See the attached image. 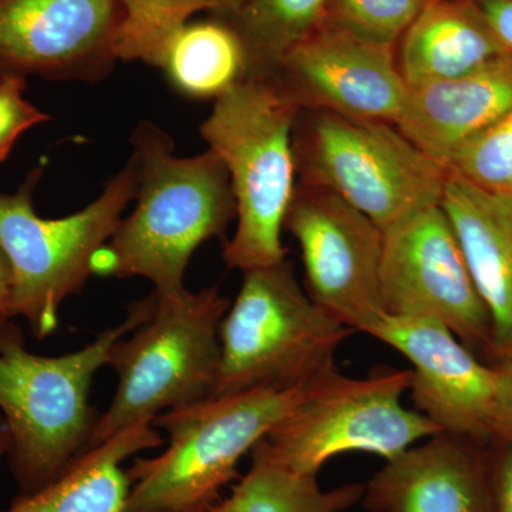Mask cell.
<instances>
[{
	"label": "cell",
	"instance_id": "cell-1",
	"mask_svg": "<svg viewBox=\"0 0 512 512\" xmlns=\"http://www.w3.org/2000/svg\"><path fill=\"white\" fill-rule=\"evenodd\" d=\"M137 205L94 255L92 272L147 279L157 293L183 291L191 256L237 218L227 168L211 150L175 156L170 134L141 121L131 134Z\"/></svg>",
	"mask_w": 512,
	"mask_h": 512
},
{
	"label": "cell",
	"instance_id": "cell-2",
	"mask_svg": "<svg viewBox=\"0 0 512 512\" xmlns=\"http://www.w3.org/2000/svg\"><path fill=\"white\" fill-rule=\"evenodd\" d=\"M154 305L151 292L128 306L119 325L63 356L29 352L19 328L0 338V412L19 495L46 487L86 453L99 420L90 404L94 376L109 365L113 346L150 318Z\"/></svg>",
	"mask_w": 512,
	"mask_h": 512
},
{
	"label": "cell",
	"instance_id": "cell-3",
	"mask_svg": "<svg viewBox=\"0 0 512 512\" xmlns=\"http://www.w3.org/2000/svg\"><path fill=\"white\" fill-rule=\"evenodd\" d=\"M298 113L272 80H242L202 121V140L227 168L237 205V228L224 248L228 268L244 272L286 259L282 231L298 184Z\"/></svg>",
	"mask_w": 512,
	"mask_h": 512
},
{
	"label": "cell",
	"instance_id": "cell-4",
	"mask_svg": "<svg viewBox=\"0 0 512 512\" xmlns=\"http://www.w3.org/2000/svg\"><path fill=\"white\" fill-rule=\"evenodd\" d=\"M156 293L146 322L113 346L116 393L97 420L90 448L158 414L212 397L220 372V326L231 302L217 286Z\"/></svg>",
	"mask_w": 512,
	"mask_h": 512
},
{
	"label": "cell",
	"instance_id": "cell-5",
	"mask_svg": "<svg viewBox=\"0 0 512 512\" xmlns=\"http://www.w3.org/2000/svg\"><path fill=\"white\" fill-rule=\"evenodd\" d=\"M311 383L295 389H259L214 396L168 410L153 420L168 446L128 468L126 512H164L217 503L238 476L239 461L296 406Z\"/></svg>",
	"mask_w": 512,
	"mask_h": 512
},
{
	"label": "cell",
	"instance_id": "cell-6",
	"mask_svg": "<svg viewBox=\"0 0 512 512\" xmlns=\"http://www.w3.org/2000/svg\"><path fill=\"white\" fill-rule=\"evenodd\" d=\"M352 333L313 301L286 259L248 269L221 322L212 397L312 383L335 369L336 350Z\"/></svg>",
	"mask_w": 512,
	"mask_h": 512
},
{
	"label": "cell",
	"instance_id": "cell-7",
	"mask_svg": "<svg viewBox=\"0 0 512 512\" xmlns=\"http://www.w3.org/2000/svg\"><path fill=\"white\" fill-rule=\"evenodd\" d=\"M45 165L33 168L13 192H0V247L13 272V313L28 323L37 339L59 328L60 308L93 275L94 255L113 237L124 211L136 200V157L110 178L99 197L67 217H40L37 184Z\"/></svg>",
	"mask_w": 512,
	"mask_h": 512
},
{
	"label": "cell",
	"instance_id": "cell-8",
	"mask_svg": "<svg viewBox=\"0 0 512 512\" xmlns=\"http://www.w3.org/2000/svg\"><path fill=\"white\" fill-rule=\"evenodd\" d=\"M298 183L335 192L387 228L441 204L448 168L393 124L299 110L293 127Z\"/></svg>",
	"mask_w": 512,
	"mask_h": 512
},
{
	"label": "cell",
	"instance_id": "cell-9",
	"mask_svg": "<svg viewBox=\"0 0 512 512\" xmlns=\"http://www.w3.org/2000/svg\"><path fill=\"white\" fill-rule=\"evenodd\" d=\"M410 382V369L383 367L365 379L330 370L313 380L301 402L254 450L302 476H319L330 458L352 451L393 460L441 433L426 416L403 406Z\"/></svg>",
	"mask_w": 512,
	"mask_h": 512
},
{
	"label": "cell",
	"instance_id": "cell-10",
	"mask_svg": "<svg viewBox=\"0 0 512 512\" xmlns=\"http://www.w3.org/2000/svg\"><path fill=\"white\" fill-rule=\"evenodd\" d=\"M284 228L301 249L308 295L346 328L369 335L386 315L382 229L335 192L303 183Z\"/></svg>",
	"mask_w": 512,
	"mask_h": 512
},
{
	"label": "cell",
	"instance_id": "cell-11",
	"mask_svg": "<svg viewBox=\"0 0 512 512\" xmlns=\"http://www.w3.org/2000/svg\"><path fill=\"white\" fill-rule=\"evenodd\" d=\"M380 289L387 315L433 319L464 345L491 346V319L441 204L383 231Z\"/></svg>",
	"mask_w": 512,
	"mask_h": 512
},
{
	"label": "cell",
	"instance_id": "cell-12",
	"mask_svg": "<svg viewBox=\"0 0 512 512\" xmlns=\"http://www.w3.org/2000/svg\"><path fill=\"white\" fill-rule=\"evenodd\" d=\"M121 20L119 0H0V76L100 82Z\"/></svg>",
	"mask_w": 512,
	"mask_h": 512
},
{
	"label": "cell",
	"instance_id": "cell-13",
	"mask_svg": "<svg viewBox=\"0 0 512 512\" xmlns=\"http://www.w3.org/2000/svg\"><path fill=\"white\" fill-rule=\"evenodd\" d=\"M271 80L299 110L393 126L409 96L396 47L377 45L325 22L293 47Z\"/></svg>",
	"mask_w": 512,
	"mask_h": 512
},
{
	"label": "cell",
	"instance_id": "cell-14",
	"mask_svg": "<svg viewBox=\"0 0 512 512\" xmlns=\"http://www.w3.org/2000/svg\"><path fill=\"white\" fill-rule=\"evenodd\" d=\"M369 335L412 363L409 390L414 407L441 433L473 441L495 439L497 367L478 362L437 320L386 313Z\"/></svg>",
	"mask_w": 512,
	"mask_h": 512
},
{
	"label": "cell",
	"instance_id": "cell-15",
	"mask_svg": "<svg viewBox=\"0 0 512 512\" xmlns=\"http://www.w3.org/2000/svg\"><path fill=\"white\" fill-rule=\"evenodd\" d=\"M362 503L369 512H488L485 461L473 440L437 434L386 461Z\"/></svg>",
	"mask_w": 512,
	"mask_h": 512
},
{
	"label": "cell",
	"instance_id": "cell-16",
	"mask_svg": "<svg viewBox=\"0 0 512 512\" xmlns=\"http://www.w3.org/2000/svg\"><path fill=\"white\" fill-rule=\"evenodd\" d=\"M441 207L491 319V346L512 357V195L493 194L448 174Z\"/></svg>",
	"mask_w": 512,
	"mask_h": 512
},
{
	"label": "cell",
	"instance_id": "cell-17",
	"mask_svg": "<svg viewBox=\"0 0 512 512\" xmlns=\"http://www.w3.org/2000/svg\"><path fill=\"white\" fill-rule=\"evenodd\" d=\"M512 111V53L474 72L409 89L397 128L446 165L457 147Z\"/></svg>",
	"mask_w": 512,
	"mask_h": 512
},
{
	"label": "cell",
	"instance_id": "cell-18",
	"mask_svg": "<svg viewBox=\"0 0 512 512\" xmlns=\"http://www.w3.org/2000/svg\"><path fill=\"white\" fill-rule=\"evenodd\" d=\"M508 52L485 20L461 3L431 0L403 35L397 66L407 87L474 72Z\"/></svg>",
	"mask_w": 512,
	"mask_h": 512
},
{
	"label": "cell",
	"instance_id": "cell-19",
	"mask_svg": "<svg viewBox=\"0 0 512 512\" xmlns=\"http://www.w3.org/2000/svg\"><path fill=\"white\" fill-rule=\"evenodd\" d=\"M164 443L153 423L138 424L90 448L46 487L18 495L0 512H126L128 458Z\"/></svg>",
	"mask_w": 512,
	"mask_h": 512
},
{
	"label": "cell",
	"instance_id": "cell-20",
	"mask_svg": "<svg viewBox=\"0 0 512 512\" xmlns=\"http://www.w3.org/2000/svg\"><path fill=\"white\" fill-rule=\"evenodd\" d=\"M151 66L191 100H217L245 80V53L229 23L220 19L185 23L165 42Z\"/></svg>",
	"mask_w": 512,
	"mask_h": 512
},
{
	"label": "cell",
	"instance_id": "cell-21",
	"mask_svg": "<svg viewBox=\"0 0 512 512\" xmlns=\"http://www.w3.org/2000/svg\"><path fill=\"white\" fill-rule=\"evenodd\" d=\"M252 464L231 493L217 501L220 512H345L362 501L365 484L326 490L318 476L292 473L252 450Z\"/></svg>",
	"mask_w": 512,
	"mask_h": 512
},
{
	"label": "cell",
	"instance_id": "cell-22",
	"mask_svg": "<svg viewBox=\"0 0 512 512\" xmlns=\"http://www.w3.org/2000/svg\"><path fill=\"white\" fill-rule=\"evenodd\" d=\"M328 0H248L227 20L245 53V80H271L282 60L325 19Z\"/></svg>",
	"mask_w": 512,
	"mask_h": 512
},
{
	"label": "cell",
	"instance_id": "cell-23",
	"mask_svg": "<svg viewBox=\"0 0 512 512\" xmlns=\"http://www.w3.org/2000/svg\"><path fill=\"white\" fill-rule=\"evenodd\" d=\"M123 20L117 37V60L154 62L165 42L190 22L208 12V0H119Z\"/></svg>",
	"mask_w": 512,
	"mask_h": 512
},
{
	"label": "cell",
	"instance_id": "cell-24",
	"mask_svg": "<svg viewBox=\"0 0 512 512\" xmlns=\"http://www.w3.org/2000/svg\"><path fill=\"white\" fill-rule=\"evenodd\" d=\"M447 168L481 190L512 195V111L457 147Z\"/></svg>",
	"mask_w": 512,
	"mask_h": 512
},
{
	"label": "cell",
	"instance_id": "cell-25",
	"mask_svg": "<svg viewBox=\"0 0 512 512\" xmlns=\"http://www.w3.org/2000/svg\"><path fill=\"white\" fill-rule=\"evenodd\" d=\"M431 0H328L323 22L377 45L396 47Z\"/></svg>",
	"mask_w": 512,
	"mask_h": 512
},
{
	"label": "cell",
	"instance_id": "cell-26",
	"mask_svg": "<svg viewBox=\"0 0 512 512\" xmlns=\"http://www.w3.org/2000/svg\"><path fill=\"white\" fill-rule=\"evenodd\" d=\"M26 80L12 74L0 76V164L8 160L23 133L52 120L26 99Z\"/></svg>",
	"mask_w": 512,
	"mask_h": 512
},
{
	"label": "cell",
	"instance_id": "cell-27",
	"mask_svg": "<svg viewBox=\"0 0 512 512\" xmlns=\"http://www.w3.org/2000/svg\"><path fill=\"white\" fill-rule=\"evenodd\" d=\"M497 440L501 447L485 461L488 512H512V440Z\"/></svg>",
	"mask_w": 512,
	"mask_h": 512
},
{
	"label": "cell",
	"instance_id": "cell-28",
	"mask_svg": "<svg viewBox=\"0 0 512 512\" xmlns=\"http://www.w3.org/2000/svg\"><path fill=\"white\" fill-rule=\"evenodd\" d=\"M493 424L495 439L512 440V357L497 366Z\"/></svg>",
	"mask_w": 512,
	"mask_h": 512
},
{
	"label": "cell",
	"instance_id": "cell-29",
	"mask_svg": "<svg viewBox=\"0 0 512 512\" xmlns=\"http://www.w3.org/2000/svg\"><path fill=\"white\" fill-rule=\"evenodd\" d=\"M481 12L498 40L512 53V0H484Z\"/></svg>",
	"mask_w": 512,
	"mask_h": 512
},
{
	"label": "cell",
	"instance_id": "cell-30",
	"mask_svg": "<svg viewBox=\"0 0 512 512\" xmlns=\"http://www.w3.org/2000/svg\"><path fill=\"white\" fill-rule=\"evenodd\" d=\"M13 272L8 256L0 247V338L18 326L13 323Z\"/></svg>",
	"mask_w": 512,
	"mask_h": 512
},
{
	"label": "cell",
	"instance_id": "cell-31",
	"mask_svg": "<svg viewBox=\"0 0 512 512\" xmlns=\"http://www.w3.org/2000/svg\"><path fill=\"white\" fill-rule=\"evenodd\" d=\"M247 2L248 0H208L210 3L208 12L211 13L212 18L227 22Z\"/></svg>",
	"mask_w": 512,
	"mask_h": 512
},
{
	"label": "cell",
	"instance_id": "cell-32",
	"mask_svg": "<svg viewBox=\"0 0 512 512\" xmlns=\"http://www.w3.org/2000/svg\"><path fill=\"white\" fill-rule=\"evenodd\" d=\"M9 448V429L8 426H6L5 420L0 417V467H2L3 461L8 460Z\"/></svg>",
	"mask_w": 512,
	"mask_h": 512
},
{
	"label": "cell",
	"instance_id": "cell-33",
	"mask_svg": "<svg viewBox=\"0 0 512 512\" xmlns=\"http://www.w3.org/2000/svg\"><path fill=\"white\" fill-rule=\"evenodd\" d=\"M164 512H220L217 503L197 505V507L184 508V510L164 511Z\"/></svg>",
	"mask_w": 512,
	"mask_h": 512
}]
</instances>
